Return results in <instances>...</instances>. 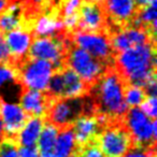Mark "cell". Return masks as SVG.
Returning a JSON list of instances; mask_svg holds the SVG:
<instances>
[{
    "mask_svg": "<svg viewBox=\"0 0 157 157\" xmlns=\"http://www.w3.org/2000/svg\"><path fill=\"white\" fill-rule=\"evenodd\" d=\"M126 85L113 65L105 69L88 90L94 113L100 116L107 125L122 121L128 111L124 95Z\"/></svg>",
    "mask_w": 157,
    "mask_h": 157,
    "instance_id": "1",
    "label": "cell"
},
{
    "mask_svg": "<svg viewBox=\"0 0 157 157\" xmlns=\"http://www.w3.org/2000/svg\"><path fill=\"white\" fill-rule=\"evenodd\" d=\"M114 68L127 84L145 88L156 81V43L135 46L117 54Z\"/></svg>",
    "mask_w": 157,
    "mask_h": 157,
    "instance_id": "2",
    "label": "cell"
},
{
    "mask_svg": "<svg viewBox=\"0 0 157 157\" xmlns=\"http://www.w3.org/2000/svg\"><path fill=\"white\" fill-rule=\"evenodd\" d=\"M85 113H94L88 95L78 98H52L44 120L61 130L72 127L73 123Z\"/></svg>",
    "mask_w": 157,
    "mask_h": 157,
    "instance_id": "3",
    "label": "cell"
},
{
    "mask_svg": "<svg viewBox=\"0 0 157 157\" xmlns=\"http://www.w3.org/2000/svg\"><path fill=\"white\" fill-rule=\"evenodd\" d=\"M71 44V33L68 31H63L56 36L36 37L30 43L27 57L48 60L57 69L65 66V59Z\"/></svg>",
    "mask_w": 157,
    "mask_h": 157,
    "instance_id": "4",
    "label": "cell"
},
{
    "mask_svg": "<svg viewBox=\"0 0 157 157\" xmlns=\"http://www.w3.org/2000/svg\"><path fill=\"white\" fill-rule=\"evenodd\" d=\"M17 82L22 88L45 92L48 81L55 70L52 63L26 57L15 67Z\"/></svg>",
    "mask_w": 157,
    "mask_h": 157,
    "instance_id": "5",
    "label": "cell"
},
{
    "mask_svg": "<svg viewBox=\"0 0 157 157\" xmlns=\"http://www.w3.org/2000/svg\"><path fill=\"white\" fill-rule=\"evenodd\" d=\"M124 123L130 133L132 147H156V120L148 118L139 107H136L128 109Z\"/></svg>",
    "mask_w": 157,
    "mask_h": 157,
    "instance_id": "6",
    "label": "cell"
},
{
    "mask_svg": "<svg viewBox=\"0 0 157 157\" xmlns=\"http://www.w3.org/2000/svg\"><path fill=\"white\" fill-rule=\"evenodd\" d=\"M65 65L71 68L76 74L84 81V83L90 88L96 81L102 75L108 67L102 63L95 58L88 52L76 46L72 41L69 48L67 56L65 59Z\"/></svg>",
    "mask_w": 157,
    "mask_h": 157,
    "instance_id": "7",
    "label": "cell"
},
{
    "mask_svg": "<svg viewBox=\"0 0 157 157\" xmlns=\"http://www.w3.org/2000/svg\"><path fill=\"white\" fill-rule=\"evenodd\" d=\"M105 157H123L131 147L130 133L126 128L124 118L118 122L108 124L97 140Z\"/></svg>",
    "mask_w": 157,
    "mask_h": 157,
    "instance_id": "8",
    "label": "cell"
},
{
    "mask_svg": "<svg viewBox=\"0 0 157 157\" xmlns=\"http://www.w3.org/2000/svg\"><path fill=\"white\" fill-rule=\"evenodd\" d=\"M73 43L80 48L90 53L92 56L102 61L107 66L114 65V58L116 54L110 41L108 33H71Z\"/></svg>",
    "mask_w": 157,
    "mask_h": 157,
    "instance_id": "9",
    "label": "cell"
},
{
    "mask_svg": "<svg viewBox=\"0 0 157 157\" xmlns=\"http://www.w3.org/2000/svg\"><path fill=\"white\" fill-rule=\"evenodd\" d=\"M80 33H108V20L102 3L83 0L78 11L75 30Z\"/></svg>",
    "mask_w": 157,
    "mask_h": 157,
    "instance_id": "10",
    "label": "cell"
},
{
    "mask_svg": "<svg viewBox=\"0 0 157 157\" xmlns=\"http://www.w3.org/2000/svg\"><path fill=\"white\" fill-rule=\"evenodd\" d=\"M102 7L108 20V33L131 26L138 11L135 0H105Z\"/></svg>",
    "mask_w": 157,
    "mask_h": 157,
    "instance_id": "11",
    "label": "cell"
},
{
    "mask_svg": "<svg viewBox=\"0 0 157 157\" xmlns=\"http://www.w3.org/2000/svg\"><path fill=\"white\" fill-rule=\"evenodd\" d=\"M111 45L116 55L128 48L144 44L156 43V36H153L145 28L128 26L109 33Z\"/></svg>",
    "mask_w": 157,
    "mask_h": 157,
    "instance_id": "12",
    "label": "cell"
},
{
    "mask_svg": "<svg viewBox=\"0 0 157 157\" xmlns=\"http://www.w3.org/2000/svg\"><path fill=\"white\" fill-rule=\"evenodd\" d=\"M105 126V122L97 114H82L72 125L74 140L78 150L88 144L97 143L99 135Z\"/></svg>",
    "mask_w": 157,
    "mask_h": 157,
    "instance_id": "13",
    "label": "cell"
},
{
    "mask_svg": "<svg viewBox=\"0 0 157 157\" xmlns=\"http://www.w3.org/2000/svg\"><path fill=\"white\" fill-rule=\"evenodd\" d=\"M33 39V36L31 31L23 27L5 33V40L11 57V66L13 68L27 57Z\"/></svg>",
    "mask_w": 157,
    "mask_h": 157,
    "instance_id": "14",
    "label": "cell"
},
{
    "mask_svg": "<svg viewBox=\"0 0 157 157\" xmlns=\"http://www.w3.org/2000/svg\"><path fill=\"white\" fill-rule=\"evenodd\" d=\"M0 114L6 137L13 139H15L29 118L20 105L9 103L3 100V98H1L0 102Z\"/></svg>",
    "mask_w": 157,
    "mask_h": 157,
    "instance_id": "15",
    "label": "cell"
},
{
    "mask_svg": "<svg viewBox=\"0 0 157 157\" xmlns=\"http://www.w3.org/2000/svg\"><path fill=\"white\" fill-rule=\"evenodd\" d=\"M52 97L45 92L22 88L20 105L29 117H45Z\"/></svg>",
    "mask_w": 157,
    "mask_h": 157,
    "instance_id": "16",
    "label": "cell"
},
{
    "mask_svg": "<svg viewBox=\"0 0 157 157\" xmlns=\"http://www.w3.org/2000/svg\"><path fill=\"white\" fill-rule=\"evenodd\" d=\"M60 69L63 80V98H78L88 94V86L71 68L65 65Z\"/></svg>",
    "mask_w": 157,
    "mask_h": 157,
    "instance_id": "17",
    "label": "cell"
},
{
    "mask_svg": "<svg viewBox=\"0 0 157 157\" xmlns=\"http://www.w3.org/2000/svg\"><path fill=\"white\" fill-rule=\"evenodd\" d=\"M45 122L43 117H29L25 126L16 136L15 140L18 146L36 145Z\"/></svg>",
    "mask_w": 157,
    "mask_h": 157,
    "instance_id": "18",
    "label": "cell"
},
{
    "mask_svg": "<svg viewBox=\"0 0 157 157\" xmlns=\"http://www.w3.org/2000/svg\"><path fill=\"white\" fill-rule=\"evenodd\" d=\"M57 136H58V128L50 123L44 122L41 133L38 139V150L40 154L53 152Z\"/></svg>",
    "mask_w": 157,
    "mask_h": 157,
    "instance_id": "19",
    "label": "cell"
},
{
    "mask_svg": "<svg viewBox=\"0 0 157 157\" xmlns=\"http://www.w3.org/2000/svg\"><path fill=\"white\" fill-rule=\"evenodd\" d=\"M125 102L128 108H136L139 107L147 97V94L144 90L143 87L136 85L127 84L125 86Z\"/></svg>",
    "mask_w": 157,
    "mask_h": 157,
    "instance_id": "20",
    "label": "cell"
},
{
    "mask_svg": "<svg viewBox=\"0 0 157 157\" xmlns=\"http://www.w3.org/2000/svg\"><path fill=\"white\" fill-rule=\"evenodd\" d=\"M82 2H83V0H61L60 7L58 8L61 21L78 13V8Z\"/></svg>",
    "mask_w": 157,
    "mask_h": 157,
    "instance_id": "21",
    "label": "cell"
},
{
    "mask_svg": "<svg viewBox=\"0 0 157 157\" xmlns=\"http://www.w3.org/2000/svg\"><path fill=\"white\" fill-rule=\"evenodd\" d=\"M7 83H18L15 68L8 63H0V90Z\"/></svg>",
    "mask_w": 157,
    "mask_h": 157,
    "instance_id": "22",
    "label": "cell"
},
{
    "mask_svg": "<svg viewBox=\"0 0 157 157\" xmlns=\"http://www.w3.org/2000/svg\"><path fill=\"white\" fill-rule=\"evenodd\" d=\"M17 142L13 138L5 137L0 142V157H18Z\"/></svg>",
    "mask_w": 157,
    "mask_h": 157,
    "instance_id": "23",
    "label": "cell"
},
{
    "mask_svg": "<svg viewBox=\"0 0 157 157\" xmlns=\"http://www.w3.org/2000/svg\"><path fill=\"white\" fill-rule=\"evenodd\" d=\"M141 111L151 120H156V96H147L145 100L139 105Z\"/></svg>",
    "mask_w": 157,
    "mask_h": 157,
    "instance_id": "24",
    "label": "cell"
},
{
    "mask_svg": "<svg viewBox=\"0 0 157 157\" xmlns=\"http://www.w3.org/2000/svg\"><path fill=\"white\" fill-rule=\"evenodd\" d=\"M123 157H156V147H152V148L131 147Z\"/></svg>",
    "mask_w": 157,
    "mask_h": 157,
    "instance_id": "25",
    "label": "cell"
},
{
    "mask_svg": "<svg viewBox=\"0 0 157 157\" xmlns=\"http://www.w3.org/2000/svg\"><path fill=\"white\" fill-rule=\"evenodd\" d=\"M0 63L11 65V57L5 40V35L0 31Z\"/></svg>",
    "mask_w": 157,
    "mask_h": 157,
    "instance_id": "26",
    "label": "cell"
},
{
    "mask_svg": "<svg viewBox=\"0 0 157 157\" xmlns=\"http://www.w3.org/2000/svg\"><path fill=\"white\" fill-rule=\"evenodd\" d=\"M18 157H40V152L37 145L33 146H18Z\"/></svg>",
    "mask_w": 157,
    "mask_h": 157,
    "instance_id": "27",
    "label": "cell"
},
{
    "mask_svg": "<svg viewBox=\"0 0 157 157\" xmlns=\"http://www.w3.org/2000/svg\"><path fill=\"white\" fill-rule=\"evenodd\" d=\"M153 2H156V0H135L136 7H137L138 10L143 9V8L152 5Z\"/></svg>",
    "mask_w": 157,
    "mask_h": 157,
    "instance_id": "28",
    "label": "cell"
},
{
    "mask_svg": "<svg viewBox=\"0 0 157 157\" xmlns=\"http://www.w3.org/2000/svg\"><path fill=\"white\" fill-rule=\"evenodd\" d=\"M5 137L6 135H5V129H3V123L1 121V118H0V142L5 139Z\"/></svg>",
    "mask_w": 157,
    "mask_h": 157,
    "instance_id": "29",
    "label": "cell"
},
{
    "mask_svg": "<svg viewBox=\"0 0 157 157\" xmlns=\"http://www.w3.org/2000/svg\"><path fill=\"white\" fill-rule=\"evenodd\" d=\"M9 3H10L9 0H0V14H1V12L6 9V7H7Z\"/></svg>",
    "mask_w": 157,
    "mask_h": 157,
    "instance_id": "30",
    "label": "cell"
},
{
    "mask_svg": "<svg viewBox=\"0 0 157 157\" xmlns=\"http://www.w3.org/2000/svg\"><path fill=\"white\" fill-rule=\"evenodd\" d=\"M40 157H63L60 155L56 154L54 152H50V153H44V154H40Z\"/></svg>",
    "mask_w": 157,
    "mask_h": 157,
    "instance_id": "31",
    "label": "cell"
},
{
    "mask_svg": "<svg viewBox=\"0 0 157 157\" xmlns=\"http://www.w3.org/2000/svg\"><path fill=\"white\" fill-rule=\"evenodd\" d=\"M88 1H92V2H96V3H102L105 0H88Z\"/></svg>",
    "mask_w": 157,
    "mask_h": 157,
    "instance_id": "32",
    "label": "cell"
},
{
    "mask_svg": "<svg viewBox=\"0 0 157 157\" xmlns=\"http://www.w3.org/2000/svg\"><path fill=\"white\" fill-rule=\"evenodd\" d=\"M1 98H2V97H1V96H0V102H1Z\"/></svg>",
    "mask_w": 157,
    "mask_h": 157,
    "instance_id": "33",
    "label": "cell"
}]
</instances>
